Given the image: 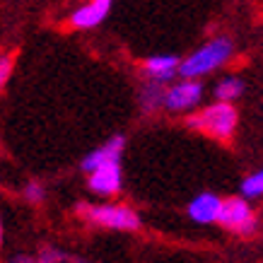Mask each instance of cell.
Listing matches in <instances>:
<instances>
[{
    "mask_svg": "<svg viewBox=\"0 0 263 263\" xmlns=\"http://www.w3.org/2000/svg\"><path fill=\"white\" fill-rule=\"evenodd\" d=\"M232 51H234V46L227 36H215L200 48H196L189 58H183L179 65V75L181 78H203V75L227 63L232 58Z\"/></svg>",
    "mask_w": 263,
    "mask_h": 263,
    "instance_id": "obj_1",
    "label": "cell"
},
{
    "mask_svg": "<svg viewBox=\"0 0 263 263\" xmlns=\"http://www.w3.org/2000/svg\"><path fill=\"white\" fill-rule=\"evenodd\" d=\"M186 123H189L191 130L205 133V136L217 138V140H227L237 128V109L232 106V102H220L217 99L215 104H210L205 109H200L198 114L189 116Z\"/></svg>",
    "mask_w": 263,
    "mask_h": 263,
    "instance_id": "obj_2",
    "label": "cell"
},
{
    "mask_svg": "<svg viewBox=\"0 0 263 263\" xmlns=\"http://www.w3.org/2000/svg\"><path fill=\"white\" fill-rule=\"evenodd\" d=\"M78 215H82L87 222L97 227H109V230L121 232H136L140 230V217L133 208L119 205V203H106V205H87L80 203L78 205Z\"/></svg>",
    "mask_w": 263,
    "mask_h": 263,
    "instance_id": "obj_3",
    "label": "cell"
},
{
    "mask_svg": "<svg viewBox=\"0 0 263 263\" xmlns=\"http://www.w3.org/2000/svg\"><path fill=\"white\" fill-rule=\"evenodd\" d=\"M217 222L227 227V230L237 232V234H251L256 230V217L254 210L249 205L244 196H234V198H224L220 205V215Z\"/></svg>",
    "mask_w": 263,
    "mask_h": 263,
    "instance_id": "obj_4",
    "label": "cell"
},
{
    "mask_svg": "<svg viewBox=\"0 0 263 263\" xmlns=\"http://www.w3.org/2000/svg\"><path fill=\"white\" fill-rule=\"evenodd\" d=\"M203 97V85L196 78H183L164 92V106L169 111H186L200 102Z\"/></svg>",
    "mask_w": 263,
    "mask_h": 263,
    "instance_id": "obj_5",
    "label": "cell"
},
{
    "mask_svg": "<svg viewBox=\"0 0 263 263\" xmlns=\"http://www.w3.org/2000/svg\"><path fill=\"white\" fill-rule=\"evenodd\" d=\"M89 191L97 196H116L123 186V174H121V162H109L104 167H97L89 172L87 179Z\"/></svg>",
    "mask_w": 263,
    "mask_h": 263,
    "instance_id": "obj_6",
    "label": "cell"
},
{
    "mask_svg": "<svg viewBox=\"0 0 263 263\" xmlns=\"http://www.w3.org/2000/svg\"><path fill=\"white\" fill-rule=\"evenodd\" d=\"M123 147H126V138L123 136H114L109 138L104 145H99L97 150H92L82 160V172H92L97 167H104V164H109V162H121V155H123Z\"/></svg>",
    "mask_w": 263,
    "mask_h": 263,
    "instance_id": "obj_7",
    "label": "cell"
},
{
    "mask_svg": "<svg viewBox=\"0 0 263 263\" xmlns=\"http://www.w3.org/2000/svg\"><path fill=\"white\" fill-rule=\"evenodd\" d=\"M111 10V0H89L70 15V24L75 29H95L106 20Z\"/></svg>",
    "mask_w": 263,
    "mask_h": 263,
    "instance_id": "obj_8",
    "label": "cell"
},
{
    "mask_svg": "<svg viewBox=\"0 0 263 263\" xmlns=\"http://www.w3.org/2000/svg\"><path fill=\"white\" fill-rule=\"evenodd\" d=\"M220 205H222V198H220V196H215V193H210V191H203L189 203V217L198 224L217 222Z\"/></svg>",
    "mask_w": 263,
    "mask_h": 263,
    "instance_id": "obj_9",
    "label": "cell"
},
{
    "mask_svg": "<svg viewBox=\"0 0 263 263\" xmlns=\"http://www.w3.org/2000/svg\"><path fill=\"white\" fill-rule=\"evenodd\" d=\"M179 65L181 61L172 53H162V56H152L145 61V72L150 80H157V82H169L179 72Z\"/></svg>",
    "mask_w": 263,
    "mask_h": 263,
    "instance_id": "obj_10",
    "label": "cell"
},
{
    "mask_svg": "<svg viewBox=\"0 0 263 263\" xmlns=\"http://www.w3.org/2000/svg\"><path fill=\"white\" fill-rule=\"evenodd\" d=\"M164 82H157V80H147L140 89V106L143 111L152 114L157 106H164Z\"/></svg>",
    "mask_w": 263,
    "mask_h": 263,
    "instance_id": "obj_11",
    "label": "cell"
},
{
    "mask_svg": "<svg viewBox=\"0 0 263 263\" xmlns=\"http://www.w3.org/2000/svg\"><path fill=\"white\" fill-rule=\"evenodd\" d=\"M241 92H244V82L239 78H224L215 87V97L220 102H234L237 97H241Z\"/></svg>",
    "mask_w": 263,
    "mask_h": 263,
    "instance_id": "obj_12",
    "label": "cell"
},
{
    "mask_svg": "<svg viewBox=\"0 0 263 263\" xmlns=\"http://www.w3.org/2000/svg\"><path fill=\"white\" fill-rule=\"evenodd\" d=\"M239 191L244 198H258V196H263V169H258L256 174L247 176V179L241 181Z\"/></svg>",
    "mask_w": 263,
    "mask_h": 263,
    "instance_id": "obj_13",
    "label": "cell"
},
{
    "mask_svg": "<svg viewBox=\"0 0 263 263\" xmlns=\"http://www.w3.org/2000/svg\"><path fill=\"white\" fill-rule=\"evenodd\" d=\"M39 263H85L78 256H68L58 249H44V254L39 256Z\"/></svg>",
    "mask_w": 263,
    "mask_h": 263,
    "instance_id": "obj_14",
    "label": "cell"
},
{
    "mask_svg": "<svg viewBox=\"0 0 263 263\" xmlns=\"http://www.w3.org/2000/svg\"><path fill=\"white\" fill-rule=\"evenodd\" d=\"M12 68H15V58L10 56V53H3L0 56V89L8 85L10 75H12Z\"/></svg>",
    "mask_w": 263,
    "mask_h": 263,
    "instance_id": "obj_15",
    "label": "cell"
},
{
    "mask_svg": "<svg viewBox=\"0 0 263 263\" xmlns=\"http://www.w3.org/2000/svg\"><path fill=\"white\" fill-rule=\"evenodd\" d=\"M44 186H41L39 181H29L27 186H24V198L29 200V203H41L44 200Z\"/></svg>",
    "mask_w": 263,
    "mask_h": 263,
    "instance_id": "obj_16",
    "label": "cell"
},
{
    "mask_svg": "<svg viewBox=\"0 0 263 263\" xmlns=\"http://www.w3.org/2000/svg\"><path fill=\"white\" fill-rule=\"evenodd\" d=\"M8 263H39L36 258H32V256H24V254H20V256H12Z\"/></svg>",
    "mask_w": 263,
    "mask_h": 263,
    "instance_id": "obj_17",
    "label": "cell"
},
{
    "mask_svg": "<svg viewBox=\"0 0 263 263\" xmlns=\"http://www.w3.org/2000/svg\"><path fill=\"white\" fill-rule=\"evenodd\" d=\"M0 247H3V222H0Z\"/></svg>",
    "mask_w": 263,
    "mask_h": 263,
    "instance_id": "obj_18",
    "label": "cell"
}]
</instances>
